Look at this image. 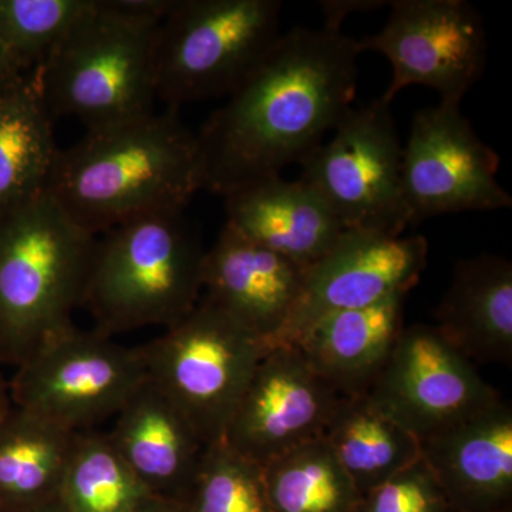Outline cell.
<instances>
[{
    "label": "cell",
    "mask_w": 512,
    "mask_h": 512,
    "mask_svg": "<svg viewBox=\"0 0 512 512\" xmlns=\"http://www.w3.org/2000/svg\"><path fill=\"white\" fill-rule=\"evenodd\" d=\"M376 35L357 39L360 52H377L392 66L382 100L392 104L409 86L436 90L440 103L460 104L483 77L487 33L483 18L464 0H394Z\"/></svg>",
    "instance_id": "cell-10"
},
{
    "label": "cell",
    "mask_w": 512,
    "mask_h": 512,
    "mask_svg": "<svg viewBox=\"0 0 512 512\" xmlns=\"http://www.w3.org/2000/svg\"><path fill=\"white\" fill-rule=\"evenodd\" d=\"M357 512H454L447 494L420 458L362 495Z\"/></svg>",
    "instance_id": "cell-28"
},
{
    "label": "cell",
    "mask_w": 512,
    "mask_h": 512,
    "mask_svg": "<svg viewBox=\"0 0 512 512\" xmlns=\"http://www.w3.org/2000/svg\"><path fill=\"white\" fill-rule=\"evenodd\" d=\"M387 5L383 0H342V2H323L322 10L325 15L323 28L342 32L343 20L348 18L350 13L370 12V10L383 8Z\"/></svg>",
    "instance_id": "cell-29"
},
{
    "label": "cell",
    "mask_w": 512,
    "mask_h": 512,
    "mask_svg": "<svg viewBox=\"0 0 512 512\" xmlns=\"http://www.w3.org/2000/svg\"><path fill=\"white\" fill-rule=\"evenodd\" d=\"M497 512H512V507L504 508V510H500Z\"/></svg>",
    "instance_id": "cell-34"
},
{
    "label": "cell",
    "mask_w": 512,
    "mask_h": 512,
    "mask_svg": "<svg viewBox=\"0 0 512 512\" xmlns=\"http://www.w3.org/2000/svg\"><path fill=\"white\" fill-rule=\"evenodd\" d=\"M224 200L227 227L305 269L345 232L318 192L299 178L274 175L229 192Z\"/></svg>",
    "instance_id": "cell-18"
},
{
    "label": "cell",
    "mask_w": 512,
    "mask_h": 512,
    "mask_svg": "<svg viewBox=\"0 0 512 512\" xmlns=\"http://www.w3.org/2000/svg\"><path fill=\"white\" fill-rule=\"evenodd\" d=\"M278 0H175L158 26L157 100L168 109L228 97L281 33Z\"/></svg>",
    "instance_id": "cell-6"
},
{
    "label": "cell",
    "mask_w": 512,
    "mask_h": 512,
    "mask_svg": "<svg viewBox=\"0 0 512 512\" xmlns=\"http://www.w3.org/2000/svg\"><path fill=\"white\" fill-rule=\"evenodd\" d=\"M427 256L429 244L419 235L343 232L328 254L305 269L301 295L275 346H292L329 313L407 295L426 269Z\"/></svg>",
    "instance_id": "cell-13"
},
{
    "label": "cell",
    "mask_w": 512,
    "mask_h": 512,
    "mask_svg": "<svg viewBox=\"0 0 512 512\" xmlns=\"http://www.w3.org/2000/svg\"><path fill=\"white\" fill-rule=\"evenodd\" d=\"M340 397L296 346H275L256 366L222 441L265 466L320 439Z\"/></svg>",
    "instance_id": "cell-14"
},
{
    "label": "cell",
    "mask_w": 512,
    "mask_h": 512,
    "mask_svg": "<svg viewBox=\"0 0 512 512\" xmlns=\"http://www.w3.org/2000/svg\"><path fill=\"white\" fill-rule=\"evenodd\" d=\"M305 268L224 225L205 252L204 298L274 348L298 302Z\"/></svg>",
    "instance_id": "cell-15"
},
{
    "label": "cell",
    "mask_w": 512,
    "mask_h": 512,
    "mask_svg": "<svg viewBox=\"0 0 512 512\" xmlns=\"http://www.w3.org/2000/svg\"><path fill=\"white\" fill-rule=\"evenodd\" d=\"M271 349L204 296L141 348L147 379L190 420L207 446L224 439L256 366Z\"/></svg>",
    "instance_id": "cell-7"
},
{
    "label": "cell",
    "mask_w": 512,
    "mask_h": 512,
    "mask_svg": "<svg viewBox=\"0 0 512 512\" xmlns=\"http://www.w3.org/2000/svg\"><path fill=\"white\" fill-rule=\"evenodd\" d=\"M390 106L380 97L350 109L332 140L301 164L299 180L318 192L345 231L400 237L410 225L403 146Z\"/></svg>",
    "instance_id": "cell-9"
},
{
    "label": "cell",
    "mask_w": 512,
    "mask_h": 512,
    "mask_svg": "<svg viewBox=\"0 0 512 512\" xmlns=\"http://www.w3.org/2000/svg\"><path fill=\"white\" fill-rule=\"evenodd\" d=\"M407 295L329 313L293 343L322 379L342 394L366 393L402 335Z\"/></svg>",
    "instance_id": "cell-19"
},
{
    "label": "cell",
    "mask_w": 512,
    "mask_h": 512,
    "mask_svg": "<svg viewBox=\"0 0 512 512\" xmlns=\"http://www.w3.org/2000/svg\"><path fill=\"white\" fill-rule=\"evenodd\" d=\"M150 497L107 434L76 433L59 491L67 510L131 512Z\"/></svg>",
    "instance_id": "cell-25"
},
{
    "label": "cell",
    "mask_w": 512,
    "mask_h": 512,
    "mask_svg": "<svg viewBox=\"0 0 512 512\" xmlns=\"http://www.w3.org/2000/svg\"><path fill=\"white\" fill-rule=\"evenodd\" d=\"M421 458L454 512L512 507V410L498 400L470 419L420 441Z\"/></svg>",
    "instance_id": "cell-16"
},
{
    "label": "cell",
    "mask_w": 512,
    "mask_h": 512,
    "mask_svg": "<svg viewBox=\"0 0 512 512\" xmlns=\"http://www.w3.org/2000/svg\"><path fill=\"white\" fill-rule=\"evenodd\" d=\"M25 70L19 66V63L13 59L9 50L0 40V93L9 89L13 84L18 83L22 77L26 76Z\"/></svg>",
    "instance_id": "cell-30"
},
{
    "label": "cell",
    "mask_w": 512,
    "mask_h": 512,
    "mask_svg": "<svg viewBox=\"0 0 512 512\" xmlns=\"http://www.w3.org/2000/svg\"><path fill=\"white\" fill-rule=\"evenodd\" d=\"M74 437L12 407L0 423V512H22L59 497Z\"/></svg>",
    "instance_id": "cell-23"
},
{
    "label": "cell",
    "mask_w": 512,
    "mask_h": 512,
    "mask_svg": "<svg viewBox=\"0 0 512 512\" xmlns=\"http://www.w3.org/2000/svg\"><path fill=\"white\" fill-rule=\"evenodd\" d=\"M207 249L185 218L164 212L97 235L82 306L97 332L170 328L197 306Z\"/></svg>",
    "instance_id": "cell-5"
},
{
    "label": "cell",
    "mask_w": 512,
    "mask_h": 512,
    "mask_svg": "<svg viewBox=\"0 0 512 512\" xmlns=\"http://www.w3.org/2000/svg\"><path fill=\"white\" fill-rule=\"evenodd\" d=\"M175 0H96L37 69L50 116L87 131L154 113L158 26Z\"/></svg>",
    "instance_id": "cell-3"
},
{
    "label": "cell",
    "mask_w": 512,
    "mask_h": 512,
    "mask_svg": "<svg viewBox=\"0 0 512 512\" xmlns=\"http://www.w3.org/2000/svg\"><path fill=\"white\" fill-rule=\"evenodd\" d=\"M274 512H357L362 494L323 437L264 466Z\"/></svg>",
    "instance_id": "cell-24"
},
{
    "label": "cell",
    "mask_w": 512,
    "mask_h": 512,
    "mask_svg": "<svg viewBox=\"0 0 512 512\" xmlns=\"http://www.w3.org/2000/svg\"><path fill=\"white\" fill-rule=\"evenodd\" d=\"M184 503L188 512H274L264 466L222 440L205 448Z\"/></svg>",
    "instance_id": "cell-27"
},
{
    "label": "cell",
    "mask_w": 512,
    "mask_h": 512,
    "mask_svg": "<svg viewBox=\"0 0 512 512\" xmlns=\"http://www.w3.org/2000/svg\"><path fill=\"white\" fill-rule=\"evenodd\" d=\"M59 151L36 70L0 93V215L46 192Z\"/></svg>",
    "instance_id": "cell-21"
},
{
    "label": "cell",
    "mask_w": 512,
    "mask_h": 512,
    "mask_svg": "<svg viewBox=\"0 0 512 512\" xmlns=\"http://www.w3.org/2000/svg\"><path fill=\"white\" fill-rule=\"evenodd\" d=\"M22 512H70L67 510L66 505L62 503L59 497L53 500L46 501V503L36 505V507L29 508Z\"/></svg>",
    "instance_id": "cell-33"
},
{
    "label": "cell",
    "mask_w": 512,
    "mask_h": 512,
    "mask_svg": "<svg viewBox=\"0 0 512 512\" xmlns=\"http://www.w3.org/2000/svg\"><path fill=\"white\" fill-rule=\"evenodd\" d=\"M355 37L326 28L284 33L200 133L204 190L222 198L306 160L352 109Z\"/></svg>",
    "instance_id": "cell-1"
},
{
    "label": "cell",
    "mask_w": 512,
    "mask_h": 512,
    "mask_svg": "<svg viewBox=\"0 0 512 512\" xmlns=\"http://www.w3.org/2000/svg\"><path fill=\"white\" fill-rule=\"evenodd\" d=\"M500 158L460 104L440 103L414 116L402 156L403 197L410 225L439 215L512 207L498 183Z\"/></svg>",
    "instance_id": "cell-11"
},
{
    "label": "cell",
    "mask_w": 512,
    "mask_h": 512,
    "mask_svg": "<svg viewBox=\"0 0 512 512\" xmlns=\"http://www.w3.org/2000/svg\"><path fill=\"white\" fill-rule=\"evenodd\" d=\"M96 238L47 192L0 215V365L73 325Z\"/></svg>",
    "instance_id": "cell-4"
},
{
    "label": "cell",
    "mask_w": 512,
    "mask_h": 512,
    "mask_svg": "<svg viewBox=\"0 0 512 512\" xmlns=\"http://www.w3.org/2000/svg\"><path fill=\"white\" fill-rule=\"evenodd\" d=\"M12 407L13 403L12 397H10L9 384L6 383L5 377L0 372V423L6 419Z\"/></svg>",
    "instance_id": "cell-32"
},
{
    "label": "cell",
    "mask_w": 512,
    "mask_h": 512,
    "mask_svg": "<svg viewBox=\"0 0 512 512\" xmlns=\"http://www.w3.org/2000/svg\"><path fill=\"white\" fill-rule=\"evenodd\" d=\"M131 512H188V507L184 501L153 495Z\"/></svg>",
    "instance_id": "cell-31"
},
{
    "label": "cell",
    "mask_w": 512,
    "mask_h": 512,
    "mask_svg": "<svg viewBox=\"0 0 512 512\" xmlns=\"http://www.w3.org/2000/svg\"><path fill=\"white\" fill-rule=\"evenodd\" d=\"M420 441L501 399L436 326L404 328L382 372L366 392Z\"/></svg>",
    "instance_id": "cell-12"
},
{
    "label": "cell",
    "mask_w": 512,
    "mask_h": 512,
    "mask_svg": "<svg viewBox=\"0 0 512 512\" xmlns=\"http://www.w3.org/2000/svg\"><path fill=\"white\" fill-rule=\"evenodd\" d=\"M9 384L13 406L80 433L117 416L147 379L141 348L72 325L50 336Z\"/></svg>",
    "instance_id": "cell-8"
},
{
    "label": "cell",
    "mask_w": 512,
    "mask_h": 512,
    "mask_svg": "<svg viewBox=\"0 0 512 512\" xmlns=\"http://www.w3.org/2000/svg\"><path fill=\"white\" fill-rule=\"evenodd\" d=\"M151 494L185 501L207 444L190 420L150 380L131 394L107 434Z\"/></svg>",
    "instance_id": "cell-17"
},
{
    "label": "cell",
    "mask_w": 512,
    "mask_h": 512,
    "mask_svg": "<svg viewBox=\"0 0 512 512\" xmlns=\"http://www.w3.org/2000/svg\"><path fill=\"white\" fill-rule=\"evenodd\" d=\"M96 0H0V40L26 73L40 69Z\"/></svg>",
    "instance_id": "cell-26"
},
{
    "label": "cell",
    "mask_w": 512,
    "mask_h": 512,
    "mask_svg": "<svg viewBox=\"0 0 512 512\" xmlns=\"http://www.w3.org/2000/svg\"><path fill=\"white\" fill-rule=\"evenodd\" d=\"M436 316V328L471 362L510 363L511 262L490 254L458 261Z\"/></svg>",
    "instance_id": "cell-20"
},
{
    "label": "cell",
    "mask_w": 512,
    "mask_h": 512,
    "mask_svg": "<svg viewBox=\"0 0 512 512\" xmlns=\"http://www.w3.org/2000/svg\"><path fill=\"white\" fill-rule=\"evenodd\" d=\"M322 437L362 495L421 458L420 440L367 393L342 394Z\"/></svg>",
    "instance_id": "cell-22"
},
{
    "label": "cell",
    "mask_w": 512,
    "mask_h": 512,
    "mask_svg": "<svg viewBox=\"0 0 512 512\" xmlns=\"http://www.w3.org/2000/svg\"><path fill=\"white\" fill-rule=\"evenodd\" d=\"M202 190L197 134L168 109L87 131L59 151L46 192L97 237L137 218L185 211Z\"/></svg>",
    "instance_id": "cell-2"
}]
</instances>
